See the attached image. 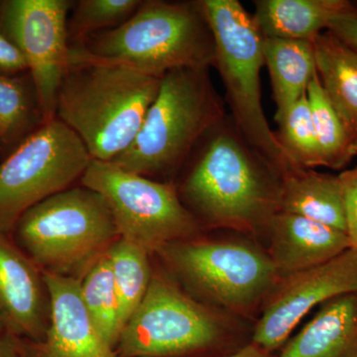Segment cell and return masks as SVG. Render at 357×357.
Returning <instances> with one entry per match:
<instances>
[{
    "label": "cell",
    "instance_id": "25",
    "mask_svg": "<svg viewBox=\"0 0 357 357\" xmlns=\"http://www.w3.org/2000/svg\"><path fill=\"white\" fill-rule=\"evenodd\" d=\"M142 4L141 0H79L68 18L69 45L112 29L128 21Z\"/></svg>",
    "mask_w": 357,
    "mask_h": 357
},
{
    "label": "cell",
    "instance_id": "11",
    "mask_svg": "<svg viewBox=\"0 0 357 357\" xmlns=\"http://www.w3.org/2000/svg\"><path fill=\"white\" fill-rule=\"evenodd\" d=\"M70 0L0 2V31L24 56L45 121L56 119L61 82L69 65Z\"/></svg>",
    "mask_w": 357,
    "mask_h": 357
},
{
    "label": "cell",
    "instance_id": "14",
    "mask_svg": "<svg viewBox=\"0 0 357 357\" xmlns=\"http://www.w3.org/2000/svg\"><path fill=\"white\" fill-rule=\"evenodd\" d=\"M48 290L49 325L43 340L32 344L31 357H121L91 321L79 280L43 272Z\"/></svg>",
    "mask_w": 357,
    "mask_h": 357
},
{
    "label": "cell",
    "instance_id": "23",
    "mask_svg": "<svg viewBox=\"0 0 357 357\" xmlns=\"http://www.w3.org/2000/svg\"><path fill=\"white\" fill-rule=\"evenodd\" d=\"M119 304L122 330L146 295L152 271L150 253L119 238L107 251Z\"/></svg>",
    "mask_w": 357,
    "mask_h": 357
},
{
    "label": "cell",
    "instance_id": "31",
    "mask_svg": "<svg viewBox=\"0 0 357 357\" xmlns=\"http://www.w3.org/2000/svg\"><path fill=\"white\" fill-rule=\"evenodd\" d=\"M225 357H276V356L271 354V352L265 351L259 345L251 342L243 347L241 351L234 352V354H230V356Z\"/></svg>",
    "mask_w": 357,
    "mask_h": 357
},
{
    "label": "cell",
    "instance_id": "1",
    "mask_svg": "<svg viewBox=\"0 0 357 357\" xmlns=\"http://www.w3.org/2000/svg\"><path fill=\"white\" fill-rule=\"evenodd\" d=\"M182 170L178 197L202 229L268 236L280 211L282 174L230 115L204 136Z\"/></svg>",
    "mask_w": 357,
    "mask_h": 357
},
{
    "label": "cell",
    "instance_id": "27",
    "mask_svg": "<svg viewBox=\"0 0 357 357\" xmlns=\"http://www.w3.org/2000/svg\"><path fill=\"white\" fill-rule=\"evenodd\" d=\"M338 176L344 187L347 234L351 248L357 249V166Z\"/></svg>",
    "mask_w": 357,
    "mask_h": 357
},
{
    "label": "cell",
    "instance_id": "16",
    "mask_svg": "<svg viewBox=\"0 0 357 357\" xmlns=\"http://www.w3.org/2000/svg\"><path fill=\"white\" fill-rule=\"evenodd\" d=\"M276 357H357V293L323 303Z\"/></svg>",
    "mask_w": 357,
    "mask_h": 357
},
{
    "label": "cell",
    "instance_id": "9",
    "mask_svg": "<svg viewBox=\"0 0 357 357\" xmlns=\"http://www.w3.org/2000/svg\"><path fill=\"white\" fill-rule=\"evenodd\" d=\"M79 182L105 199L119 238L150 255L167 244L199 236L202 227L183 204L175 184L95 159Z\"/></svg>",
    "mask_w": 357,
    "mask_h": 357
},
{
    "label": "cell",
    "instance_id": "30",
    "mask_svg": "<svg viewBox=\"0 0 357 357\" xmlns=\"http://www.w3.org/2000/svg\"><path fill=\"white\" fill-rule=\"evenodd\" d=\"M0 357H31L21 344L20 338L6 332L0 333Z\"/></svg>",
    "mask_w": 357,
    "mask_h": 357
},
{
    "label": "cell",
    "instance_id": "18",
    "mask_svg": "<svg viewBox=\"0 0 357 357\" xmlns=\"http://www.w3.org/2000/svg\"><path fill=\"white\" fill-rule=\"evenodd\" d=\"M253 14L265 38L314 40L354 6L347 0H256Z\"/></svg>",
    "mask_w": 357,
    "mask_h": 357
},
{
    "label": "cell",
    "instance_id": "26",
    "mask_svg": "<svg viewBox=\"0 0 357 357\" xmlns=\"http://www.w3.org/2000/svg\"><path fill=\"white\" fill-rule=\"evenodd\" d=\"M277 124L279 131L275 133L294 165L301 169L323 167L307 95Z\"/></svg>",
    "mask_w": 357,
    "mask_h": 357
},
{
    "label": "cell",
    "instance_id": "6",
    "mask_svg": "<svg viewBox=\"0 0 357 357\" xmlns=\"http://www.w3.org/2000/svg\"><path fill=\"white\" fill-rule=\"evenodd\" d=\"M157 255L194 299L238 318L261 312L280 280L267 251L248 241L197 236Z\"/></svg>",
    "mask_w": 357,
    "mask_h": 357
},
{
    "label": "cell",
    "instance_id": "2",
    "mask_svg": "<svg viewBox=\"0 0 357 357\" xmlns=\"http://www.w3.org/2000/svg\"><path fill=\"white\" fill-rule=\"evenodd\" d=\"M162 77L123 66L70 57L56 119L84 143L91 158L114 161L139 132Z\"/></svg>",
    "mask_w": 357,
    "mask_h": 357
},
{
    "label": "cell",
    "instance_id": "20",
    "mask_svg": "<svg viewBox=\"0 0 357 357\" xmlns=\"http://www.w3.org/2000/svg\"><path fill=\"white\" fill-rule=\"evenodd\" d=\"M317 73L333 109L357 138V49L332 32L314 40Z\"/></svg>",
    "mask_w": 357,
    "mask_h": 357
},
{
    "label": "cell",
    "instance_id": "4",
    "mask_svg": "<svg viewBox=\"0 0 357 357\" xmlns=\"http://www.w3.org/2000/svg\"><path fill=\"white\" fill-rule=\"evenodd\" d=\"M225 102L210 68L184 67L164 75L130 146L112 161L124 170L174 184L199 143L225 119Z\"/></svg>",
    "mask_w": 357,
    "mask_h": 357
},
{
    "label": "cell",
    "instance_id": "29",
    "mask_svg": "<svg viewBox=\"0 0 357 357\" xmlns=\"http://www.w3.org/2000/svg\"><path fill=\"white\" fill-rule=\"evenodd\" d=\"M328 31L357 49V6L354 4L349 11L337 16L328 26Z\"/></svg>",
    "mask_w": 357,
    "mask_h": 357
},
{
    "label": "cell",
    "instance_id": "33",
    "mask_svg": "<svg viewBox=\"0 0 357 357\" xmlns=\"http://www.w3.org/2000/svg\"><path fill=\"white\" fill-rule=\"evenodd\" d=\"M1 137H2V130H1V128H0V140H1Z\"/></svg>",
    "mask_w": 357,
    "mask_h": 357
},
{
    "label": "cell",
    "instance_id": "19",
    "mask_svg": "<svg viewBox=\"0 0 357 357\" xmlns=\"http://www.w3.org/2000/svg\"><path fill=\"white\" fill-rule=\"evenodd\" d=\"M263 57L269 70L278 123L291 107L307 95L317 74L314 43L310 40L265 38Z\"/></svg>",
    "mask_w": 357,
    "mask_h": 357
},
{
    "label": "cell",
    "instance_id": "10",
    "mask_svg": "<svg viewBox=\"0 0 357 357\" xmlns=\"http://www.w3.org/2000/svg\"><path fill=\"white\" fill-rule=\"evenodd\" d=\"M91 160L64 123L43 124L0 164V232L10 234L29 208L81 181Z\"/></svg>",
    "mask_w": 357,
    "mask_h": 357
},
{
    "label": "cell",
    "instance_id": "5",
    "mask_svg": "<svg viewBox=\"0 0 357 357\" xmlns=\"http://www.w3.org/2000/svg\"><path fill=\"white\" fill-rule=\"evenodd\" d=\"M230 314L194 299L155 270L117 342L121 357H225L251 342Z\"/></svg>",
    "mask_w": 357,
    "mask_h": 357
},
{
    "label": "cell",
    "instance_id": "7",
    "mask_svg": "<svg viewBox=\"0 0 357 357\" xmlns=\"http://www.w3.org/2000/svg\"><path fill=\"white\" fill-rule=\"evenodd\" d=\"M13 230L42 272L77 280L119 238L105 199L82 184L32 206Z\"/></svg>",
    "mask_w": 357,
    "mask_h": 357
},
{
    "label": "cell",
    "instance_id": "22",
    "mask_svg": "<svg viewBox=\"0 0 357 357\" xmlns=\"http://www.w3.org/2000/svg\"><path fill=\"white\" fill-rule=\"evenodd\" d=\"M307 98L323 167L333 170L344 168L357 154V138L333 109L318 73L310 82Z\"/></svg>",
    "mask_w": 357,
    "mask_h": 357
},
{
    "label": "cell",
    "instance_id": "15",
    "mask_svg": "<svg viewBox=\"0 0 357 357\" xmlns=\"http://www.w3.org/2000/svg\"><path fill=\"white\" fill-rule=\"evenodd\" d=\"M268 255L280 278L319 266L351 248L347 232L279 211L270 225Z\"/></svg>",
    "mask_w": 357,
    "mask_h": 357
},
{
    "label": "cell",
    "instance_id": "8",
    "mask_svg": "<svg viewBox=\"0 0 357 357\" xmlns=\"http://www.w3.org/2000/svg\"><path fill=\"white\" fill-rule=\"evenodd\" d=\"M215 42V65L231 117L245 139L282 175L298 169L270 128L263 112L260 70L264 36L253 16L237 0H203Z\"/></svg>",
    "mask_w": 357,
    "mask_h": 357
},
{
    "label": "cell",
    "instance_id": "17",
    "mask_svg": "<svg viewBox=\"0 0 357 357\" xmlns=\"http://www.w3.org/2000/svg\"><path fill=\"white\" fill-rule=\"evenodd\" d=\"M280 211L347 232L344 187L340 176L312 169L288 171L282 175Z\"/></svg>",
    "mask_w": 357,
    "mask_h": 357
},
{
    "label": "cell",
    "instance_id": "28",
    "mask_svg": "<svg viewBox=\"0 0 357 357\" xmlns=\"http://www.w3.org/2000/svg\"><path fill=\"white\" fill-rule=\"evenodd\" d=\"M0 70L6 74H20L28 70L27 63L18 47L0 31Z\"/></svg>",
    "mask_w": 357,
    "mask_h": 357
},
{
    "label": "cell",
    "instance_id": "32",
    "mask_svg": "<svg viewBox=\"0 0 357 357\" xmlns=\"http://www.w3.org/2000/svg\"><path fill=\"white\" fill-rule=\"evenodd\" d=\"M6 332V328H4L3 321H2L1 318H0V333Z\"/></svg>",
    "mask_w": 357,
    "mask_h": 357
},
{
    "label": "cell",
    "instance_id": "12",
    "mask_svg": "<svg viewBox=\"0 0 357 357\" xmlns=\"http://www.w3.org/2000/svg\"><path fill=\"white\" fill-rule=\"evenodd\" d=\"M351 293H357L354 248L319 266L282 277L263 305L251 342L275 354L314 307Z\"/></svg>",
    "mask_w": 357,
    "mask_h": 357
},
{
    "label": "cell",
    "instance_id": "24",
    "mask_svg": "<svg viewBox=\"0 0 357 357\" xmlns=\"http://www.w3.org/2000/svg\"><path fill=\"white\" fill-rule=\"evenodd\" d=\"M82 299L98 332L114 349L122 332L114 274L107 252L79 280Z\"/></svg>",
    "mask_w": 357,
    "mask_h": 357
},
{
    "label": "cell",
    "instance_id": "13",
    "mask_svg": "<svg viewBox=\"0 0 357 357\" xmlns=\"http://www.w3.org/2000/svg\"><path fill=\"white\" fill-rule=\"evenodd\" d=\"M49 312L43 272L0 232V318L6 332L37 344L46 333Z\"/></svg>",
    "mask_w": 357,
    "mask_h": 357
},
{
    "label": "cell",
    "instance_id": "3",
    "mask_svg": "<svg viewBox=\"0 0 357 357\" xmlns=\"http://www.w3.org/2000/svg\"><path fill=\"white\" fill-rule=\"evenodd\" d=\"M70 57L162 77L184 67H215V42L203 0H147L126 22L70 46Z\"/></svg>",
    "mask_w": 357,
    "mask_h": 357
},
{
    "label": "cell",
    "instance_id": "21",
    "mask_svg": "<svg viewBox=\"0 0 357 357\" xmlns=\"http://www.w3.org/2000/svg\"><path fill=\"white\" fill-rule=\"evenodd\" d=\"M45 121L36 89L30 75L17 77L0 73V146L11 152L38 130Z\"/></svg>",
    "mask_w": 357,
    "mask_h": 357
}]
</instances>
